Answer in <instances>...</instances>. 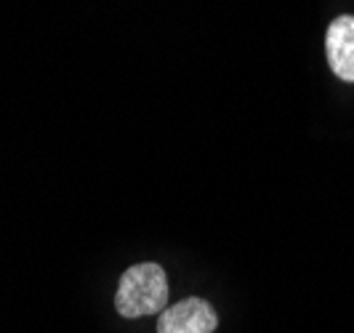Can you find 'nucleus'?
Returning a JSON list of instances; mask_svg holds the SVG:
<instances>
[{
  "label": "nucleus",
  "instance_id": "1",
  "mask_svg": "<svg viewBox=\"0 0 354 333\" xmlns=\"http://www.w3.org/2000/svg\"><path fill=\"white\" fill-rule=\"evenodd\" d=\"M115 307L123 317H147L160 315L168 309V278L160 264L144 262L131 269H125Z\"/></svg>",
  "mask_w": 354,
  "mask_h": 333
},
{
  "label": "nucleus",
  "instance_id": "2",
  "mask_svg": "<svg viewBox=\"0 0 354 333\" xmlns=\"http://www.w3.org/2000/svg\"><path fill=\"white\" fill-rule=\"evenodd\" d=\"M218 317L205 298H184L158 317V333H213Z\"/></svg>",
  "mask_w": 354,
  "mask_h": 333
},
{
  "label": "nucleus",
  "instance_id": "3",
  "mask_svg": "<svg viewBox=\"0 0 354 333\" xmlns=\"http://www.w3.org/2000/svg\"><path fill=\"white\" fill-rule=\"evenodd\" d=\"M325 53H328V64L336 78L354 83V17L344 14L336 17L328 27L325 35Z\"/></svg>",
  "mask_w": 354,
  "mask_h": 333
}]
</instances>
